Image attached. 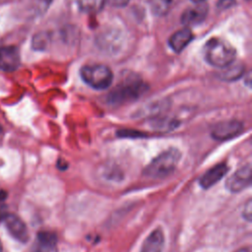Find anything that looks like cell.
Segmentation results:
<instances>
[{
	"mask_svg": "<svg viewBox=\"0 0 252 252\" xmlns=\"http://www.w3.org/2000/svg\"><path fill=\"white\" fill-rule=\"evenodd\" d=\"M146 90L147 86L140 76L126 74L122 76L121 81L108 93L107 102L111 105L128 103L139 98Z\"/></svg>",
	"mask_w": 252,
	"mask_h": 252,
	"instance_id": "cell-1",
	"label": "cell"
},
{
	"mask_svg": "<svg viewBox=\"0 0 252 252\" xmlns=\"http://www.w3.org/2000/svg\"><path fill=\"white\" fill-rule=\"evenodd\" d=\"M204 55L210 65L222 69L234 62L236 50L225 39L213 37L206 42Z\"/></svg>",
	"mask_w": 252,
	"mask_h": 252,
	"instance_id": "cell-2",
	"label": "cell"
},
{
	"mask_svg": "<svg viewBox=\"0 0 252 252\" xmlns=\"http://www.w3.org/2000/svg\"><path fill=\"white\" fill-rule=\"evenodd\" d=\"M181 158V153L170 148L156 157L145 168L144 174L151 178H162L174 171Z\"/></svg>",
	"mask_w": 252,
	"mask_h": 252,
	"instance_id": "cell-3",
	"label": "cell"
},
{
	"mask_svg": "<svg viewBox=\"0 0 252 252\" xmlns=\"http://www.w3.org/2000/svg\"><path fill=\"white\" fill-rule=\"evenodd\" d=\"M80 75L86 84L95 90L107 89L113 80L111 70L102 64L85 65L81 68Z\"/></svg>",
	"mask_w": 252,
	"mask_h": 252,
	"instance_id": "cell-4",
	"label": "cell"
},
{
	"mask_svg": "<svg viewBox=\"0 0 252 252\" xmlns=\"http://www.w3.org/2000/svg\"><path fill=\"white\" fill-rule=\"evenodd\" d=\"M243 131V124L237 120H228L216 124L211 131L215 140L225 141L232 139Z\"/></svg>",
	"mask_w": 252,
	"mask_h": 252,
	"instance_id": "cell-5",
	"label": "cell"
},
{
	"mask_svg": "<svg viewBox=\"0 0 252 252\" xmlns=\"http://www.w3.org/2000/svg\"><path fill=\"white\" fill-rule=\"evenodd\" d=\"M209 7L205 2L195 3L190 7H187L181 15V23L185 28H190L201 24L207 17Z\"/></svg>",
	"mask_w": 252,
	"mask_h": 252,
	"instance_id": "cell-6",
	"label": "cell"
},
{
	"mask_svg": "<svg viewBox=\"0 0 252 252\" xmlns=\"http://www.w3.org/2000/svg\"><path fill=\"white\" fill-rule=\"evenodd\" d=\"M251 184V166L246 164L237 169L232 175L228 177L225 182L227 190L236 193L240 192Z\"/></svg>",
	"mask_w": 252,
	"mask_h": 252,
	"instance_id": "cell-7",
	"label": "cell"
},
{
	"mask_svg": "<svg viewBox=\"0 0 252 252\" xmlns=\"http://www.w3.org/2000/svg\"><path fill=\"white\" fill-rule=\"evenodd\" d=\"M8 232L16 240L26 243L29 240V231L26 223L16 215L7 214L3 220Z\"/></svg>",
	"mask_w": 252,
	"mask_h": 252,
	"instance_id": "cell-8",
	"label": "cell"
},
{
	"mask_svg": "<svg viewBox=\"0 0 252 252\" xmlns=\"http://www.w3.org/2000/svg\"><path fill=\"white\" fill-rule=\"evenodd\" d=\"M21 63L20 52L16 46H0V70L11 72Z\"/></svg>",
	"mask_w": 252,
	"mask_h": 252,
	"instance_id": "cell-9",
	"label": "cell"
},
{
	"mask_svg": "<svg viewBox=\"0 0 252 252\" xmlns=\"http://www.w3.org/2000/svg\"><path fill=\"white\" fill-rule=\"evenodd\" d=\"M228 167L225 163H219L210 168L199 180V183L203 189H209L216 183H218L227 172Z\"/></svg>",
	"mask_w": 252,
	"mask_h": 252,
	"instance_id": "cell-10",
	"label": "cell"
},
{
	"mask_svg": "<svg viewBox=\"0 0 252 252\" xmlns=\"http://www.w3.org/2000/svg\"><path fill=\"white\" fill-rule=\"evenodd\" d=\"M56 244L57 237L53 232L40 231L37 233L32 252H57Z\"/></svg>",
	"mask_w": 252,
	"mask_h": 252,
	"instance_id": "cell-11",
	"label": "cell"
},
{
	"mask_svg": "<svg viewBox=\"0 0 252 252\" xmlns=\"http://www.w3.org/2000/svg\"><path fill=\"white\" fill-rule=\"evenodd\" d=\"M193 39V33L189 28H183L172 33L168 39L170 48L179 53L181 52Z\"/></svg>",
	"mask_w": 252,
	"mask_h": 252,
	"instance_id": "cell-12",
	"label": "cell"
},
{
	"mask_svg": "<svg viewBox=\"0 0 252 252\" xmlns=\"http://www.w3.org/2000/svg\"><path fill=\"white\" fill-rule=\"evenodd\" d=\"M164 246V236L160 228H156L145 239L140 252H162Z\"/></svg>",
	"mask_w": 252,
	"mask_h": 252,
	"instance_id": "cell-13",
	"label": "cell"
},
{
	"mask_svg": "<svg viewBox=\"0 0 252 252\" xmlns=\"http://www.w3.org/2000/svg\"><path fill=\"white\" fill-rule=\"evenodd\" d=\"M244 71V67L241 64H234V62L225 68L219 74L220 78L224 81H234L239 79Z\"/></svg>",
	"mask_w": 252,
	"mask_h": 252,
	"instance_id": "cell-14",
	"label": "cell"
},
{
	"mask_svg": "<svg viewBox=\"0 0 252 252\" xmlns=\"http://www.w3.org/2000/svg\"><path fill=\"white\" fill-rule=\"evenodd\" d=\"M77 3L81 11L94 14L102 9L104 0H77Z\"/></svg>",
	"mask_w": 252,
	"mask_h": 252,
	"instance_id": "cell-15",
	"label": "cell"
},
{
	"mask_svg": "<svg viewBox=\"0 0 252 252\" xmlns=\"http://www.w3.org/2000/svg\"><path fill=\"white\" fill-rule=\"evenodd\" d=\"M50 42V35L46 32H40L33 35L32 46L34 50H44Z\"/></svg>",
	"mask_w": 252,
	"mask_h": 252,
	"instance_id": "cell-16",
	"label": "cell"
},
{
	"mask_svg": "<svg viewBox=\"0 0 252 252\" xmlns=\"http://www.w3.org/2000/svg\"><path fill=\"white\" fill-rule=\"evenodd\" d=\"M234 4H235V0H219L217 6L220 10H226L234 6Z\"/></svg>",
	"mask_w": 252,
	"mask_h": 252,
	"instance_id": "cell-17",
	"label": "cell"
},
{
	"mask_svg": "<svg viewBox=\"0 0 252 252\" xmlns=\"http://www.w3.org/2000/svg\"><path fill=\"white\" fill-rule=\"evenodd\" d=\"M130 0H104V4H108L112 7H125Z\"/></svg>",
	"mask_w": 252,
	"mask_h": 252,
	"instance_id": "cell-18",
	"label": "cell"
},
{
	"mask_svg": "<svg viewBox=\"0 0 252 252\" xmlns=\"http://www.w3.org/2000/svg\"><path fill=\"white\" fill-rule=\"evenodd\" d=\"M4 196H0V220H3L4 218L7 216V207L4 203Z\"/></svg>",
	"mask_w": 252,
	"mask_h": 252,
	"instance_id": "cell-19",
	"label": "cell"
},
{
	"mask_svg": "<svg viewBox=\"0 0 252 252\" xmlns=\"http://www.w3.org/2000/svg\"><path fill=\"white\" fill-rule=\"evenodd\" d=\"M243 217L247 221L251 220V201L249 200L247 202V204L244 206V210H243Z\"/></svg>",
	"mask_w": 252,
	"mask_h": 252,
	"instance_id": "cell-20",
	"label": "cell"
},
{
	"mask_svg": "<svg viewBox=\"0 0 252 252\" xmlns=\"http://www.w3.org/2000/svg\"><path fill=\"white\" fill-rule=\"evenodd\" d=\"M162 1L167 5H174V4H177V3L181 2V1H184V0H162Z\"/></svg>",
	"mask_w": 252,
	"mask_h": 252,
	"instance_id": "cell-21",
	"label": "cell"
},
{
	"mask_svg": "<svg viewBox=\"0 0 252 252\" xmlns=\"http://www.w3.org/2000/svg\"><path fill=\"white\" fill-rule=\"evenodd\" d=\"M236 252H251V251H250V248L246 247V248H242V249H240V250H238Z\"/></svg>",
	"mask_w": 252,
	"mask_h": 252,
	"instance_id": "cell-22",
	"label": "cell"
},
{
	"mask_svg": "<svg viewBox=\"0 0 252 252\" xmlns=\"http://www.w3.org/2000/svg\"><path fill=\"white\" fill-rule=\"evenodd\" d=\"M194 3H200V2H205L206 0H192Z\"/></svg>",
	"mask_w": 252,
	"mask_h": 252,
	"instance_id": "cell-23",
	"label": "cell"
},
{
	"mask_svg": "<svg viewBox=\"0 0 252 252\" xmlns=\"http://www.w3.org/2000/svg\"><path fill=\"white\" fill-rule=\"evenodd\" d=\"M0 252H3V246H2L1 241H0Z\"/></svg>",
	"mask_w": 252,
	"mask_h": 252,
	"instance_id": "cell-24",
	"label": "cell"
},
{
	"mask_svg": "<svg viewBox=\"0 0 252 252\" xmlns=\"http://www.w3.org/2000/svg\"><path fill=\"white\" fill-rule=\"evenodd\" d=\"M1 131H2V128H1V126H0V132H1Z\"/></svg>",
	"mask_w": 252,
	"mask_h": 252,
	"instance_id": "cell-25",
	"label": "cell"
}]
</instances>
